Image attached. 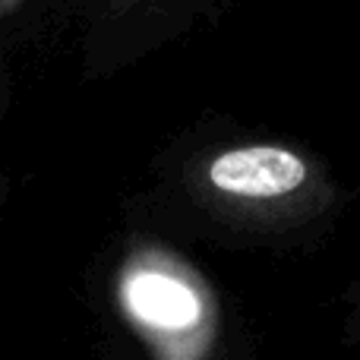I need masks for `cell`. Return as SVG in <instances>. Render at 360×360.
<instances>
[{"instance_id":"6da1fadb","label":"cell","mask_w":360,"mask_h":360,"mask_svg":"<svg viewBox=\"0 0 360 360\" xmlns=\"http://www.w3.org/2000/svg\"><path fill=\"white\" fill-rule=\"evenodd\" d=\"M209 177L218 190L234 193V196H285L297 190L307 180V168L294 152L278 149V146H250V149H234L215 158L209 168Z\"/></svg>"},{"instance_id":"7a4b0ae2","label":"cell","mask_w":360,"mask_h":360,"mask_svg":"<svg viewBox=\"0 0 360 360\" xmlns=\"http://www.w3.org/2000/svg\"><path fill=\"white\" fill-rule=\"evenodd\" d=\"M127 304L143 323L158 329H180L196 323L199 300L184 281L162 272H139L127 285Z\"/></svg>"}]
</instances>
